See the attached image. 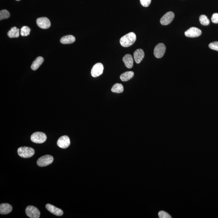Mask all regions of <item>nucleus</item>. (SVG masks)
I'll use <instances>...</instances> for the list:
<instances>
[{
    "mask_svg": "<svg viewBox=\"0 0 218 218\" xmlns=\"http://www.w3.org/2000/svg\"><path fill=\"white\" fill-rule=\"evenodd\" d=\"M208 46L210 49L218 51V41H216V42L210 43Z\"/></svg>",
    "mask_w": 218,
    "mask_h": 218,
    "instance_id": "obj_25",
    "label": "nucleus"
},
{
    "mask_svg": "<svg viewBox=\"0 0 218 218\" xmlns=\"http://www.w3.org/2000/svg\"><path fill=\"white\" fill-rule=\"evenodd\" d=\"M19 34V29L16 27H12L7 33V35L10 38H18Z\"/></svg>",
    "mask_w": 218,
    "mask_h": 218,
    "instance_id": "obj_19",
    "label": "nucleus"
},
{
    "mask_svg": "<svg viewBox=\"0 0 218 218\" xmlns=\"http://www.w3.org/2000/svg\"><path fill=\"white\" fill-rule=\"evenodd\" d=\"M75 38L73 35H68L62 37L60 42L63 44H69L75 42Z\"/></svg>",
    "mask_w": 218,
    "mask_h": 218,
    "instance_id": "obj_16",
    "label": "nucleus"
},
{
    "mask_svg": "<svg viewBox=\"0 0 218 218\" xmlns=\"http://www.w3.org/2000/svg\"><path fill=\"white\" fill-rule=\"evenodd\" d=\"M47 136L44 133L37 132L34 133L31 136V140L34 143H42L45 142Z\"/></svg>",
    "mask_w": 218,
    "mask_h": 218,
    "instance_id": "obj_3",
    "label": "nucleus"
},
{
    "mask_svg": "<svg viewBox=\"0 0 218 218\" xmlns=\"http://www.w3.org/2000/svg\"><path fill=\"white\" fill-rule=\"evenodd\" d=\"M70 141L69 137L66 135L62 136L59 138L57 142V145L63 149L67 148L70 146Z\"/></svg>",
    "mask_w": 218,
    "mask_h": 218,
    "instance_id": "obj_10",
    "label": "nucleus"
},
{
    "mask_svg": "<svg viewBox=\"0 0 218 218\" xmlns=\"http://www.w3.org/2000/svg\"><path fill=\"white\" fill-rule=\"evenodd\" d=\"M174 17V13L172 11H169L166 13L160 19V23L164 26L168 25L173 20Z\"/></svg>",
    "mask_w": 218,
    "mask_h": 218,
    "instance_id": "obj_8",
    "label": "nucleus"
},
{
    "mask_svg": "<svg viewBox=\"0 0 218 218\" xmlns=\"http://www.w3.org/2000/svg\"><path fill=\"white\" fill-rule=\"evenodd\" d=\"M10 17V13L9 11L6 10H1L0 12V19H7Z\"/></svg>",
    "mask_w": 218,
    "mask_h": 218,
    "instance_id": "obj_23",
    "label": "nucleus"
},
{
    "mask_svg": "<svg viewBox=\"0 0 218 218\" xmlns=\"http://www.w3.org/2000/svg\"><path fill=\"white\" fill-rule=\"evenodd\" d=\"M136 40V35L135 33L131 32L124 36L120 39V44L125 47L132 45Z\"/></svg>",
    "mask_w": 218,
    "mask_h": 218,
    "instance_id": "obj_1",
    "label": "nucleus"
},
{
    "mask_svg": "<svg viewBox=\"0 0 218 218\" xmlns=\"http://www.w3.org/2000/svg\"><path fill=\"white\" fill-rule=\"evenodd\" d=\"M158 216L159 218H171L172 217L168 213L164 211H160L158 213Z\"/></svg>",
    "mask_w": 218,
    "mask_h": 218,
    "instance_id": "obj_24",
    "label": "nucleus"
},
{
    "mask_svg": "<svg viewBox=\"0 0 218 218\" xmlns=\"http://www.w3.org/2000/svg\"><path fill=\"white\" fill-rule=\"evenodd\" d=\"M18 154L22 158H29L34 155L35 151L31 148L22 147L18 149Z\"/></svg>",
    "mask_w": 218,
    "mask_h": 218,
    "instance_id": "obj_2",
    "label": "nucleus"
},
{
    "mask_svg": "<svg viewBox=\"0 0 218 218\" xmlns=\"http://www.w3.org/2000/svg\"><path fill=\"white\" fill-rule=\"evenodd\" d=\"M26 213L27 217L31 218H39L40 216L39 211L34 206H27L26 208Z\"/></svg>",
    "mask_w": 218,
    "mask_h": 218,
    "instance_id": "obj_5",
    "label": "nucleus"
},
{
    "mask_svg": "<svg viewBox=\"0 0 218 218\" xmlns=\"http://www.w3.org/2000/svg\"><path fill=\"white\" fill-rule=\"evenodd\" d=\"M53 161V158L52 156L47 155L39 158L37 161V164L41 167H44L50 165Z\"/></svg>",
    "mask_w": 218,
    "mask_h": 218,
    "instance_id": "obj_4",
    "label": "nucleus"
},
{
    "mask_svg": "<svg viewBox=\"0 0 218 218\" xmlns=\"http://www.w3.org/2000/svg\"><path fill=\"white\" fill-rule=\"evenodd\" d=\"M122 60L127 68H131L133 67V59L131 55H126L123 58Z\"/></svg>",
    "mask_w": 218,
    "mask_h": 218,
    "instance_id": "obj_15",
    "label": "nucleus"
},
{
    "mask_svg": "<svg viewBox=\"0 0 218 218\" xmlns=\"http://www.w3.org/2000/svg\"><path fill=\"white\" fill-rule=\"evenodd\" d=\"M145 53L142 49H138L134 53V59L136 64H139L144 58Z\"/></svg>",
    "mask_w": 218,
    "mask_h": 218,
    "instance_id": "obj_13",
    "label": "nucleus"
},
{
    "mask_svg": "<svg viewBox=\"0 0 218 218\" xmlns=\"http://www.w3.org/2000/svg\"><path fill=\"white\" fill-rule=\"evenodd\" d=\"M111 90L112 92L120 93L123 91L124 87L121 84L116 83L113 86Z\"/></svg>",
    "mask_w": 218,
    "mask_h": 218,
    "instance_id": "obj_20",
    "label": "nucleus"
},
{
    "mask_svg": "<svg viewBox=\"0 0 218 218\" xmlns=\"http://www.w3.org/2000/svg\"><path fill=\"white\" fill-rule=\"evenodd\" d=\"M202 31L199 29L195 27H190L185 32V34L187 37L195 38L200 36Z\"/></svg>",
    "mask_w": 218,
    "mask_h": 218,
    "instance_id": "obj_9",
    "label": "nucleus"
},
{
    "mask_svg": "<svg viewBox=\"0 0 218 218\" xmlns=\"http://www.w3.org/2000/svg\"><path fill=\"white\" fill-rule=\"evenodd\" d=\"M141 4L143 7H148L150 5L151 0H140Z\"/></svg>",
    "mask_w": 218,
    "mask_h": 218,
    "instance_id": "obj_26",
    "label": "nucleus"
},
{
    "mask_svg": "<svg viewBox=\"0 0 218 218\" xmlns=\"http://www.w3.org/2000/svg\"><path fill=\"white\" fill-rule=\"evenodd\" d=\"M46 208L50 213H52L54 215L57 216H61L64 214L63 211L61 209L57 208L55 207V206L50 205V204H47L46 205Z\"/></svg>",
    "mask_w": 218,
    "mask_h": 218,
    "instance_id": "obj_12",
    "label": "nucleus"
},
{
    "mask_svg": "<svg viewBox=\"0 0 218 218\" xmlns=\"http://www.w3.org/2000/svg\"><path fill=\"white\" fill-rule=\"evenodd\" d=\"M134 73L132 71H128L124 72L120 76V79L122 81L126 82L129 81L133 77Z\"/></svg>",
    "mask_w": 218,
    "mask_h": 218,
    "instance_id": "obj_18",
    "label": "nucleus"
},
{
    "mask_svg": "<svg viewBox=\"0 0 218 218\" xmlns=\"http://www.w3.org/2000/svg\"><path fill=\"white\" fill-rule=\"evenodd\" d=\"M199 22L201 24L204 26H207L210 24V20L205 15H202L199 18Z\"/></svg>",
    "mask_w": 218,
    "mask_h": 218,
    "instance_id": "obj_21",
    "label": "nucleus"
},
{
    "mask_svg": "<svg viewBox=\"0 0 218 218\" xmlns=\"http://www.w3.org/2000/svg\"><path fill=\"white\" fill-rule=\"evenodd\" d=\"M104 66L102 63H98L93 66L91 71L92 76L97 77L102 74L104 70Z\"/></svg>",
    "mask_w": 218,
    "mask_h": 218,
    "instance_id": "obj_7",
    "label": "nucleus"
},
{
    "mask_svg": "<svg viewBox=\"0 0 218 218\" xmlns=\"http://www.w3.org/2000/svg\"><path fill=\"white\" fill-rule=\"evenodd\" d=\"M166 47L163 43L158 44L154 49V55L157 58H161L165 55Z\"/></svg>",
    "mask_w": 218,
    "mask_h": 218,
    "instance_id": "obj_6",
    "label": "nucleus"
},
{
    "mask_svg": "<svg viewBox=\"0 0 218 218\" xmlns=\"http://www.w3.org/2000/svg\"><path fill=\"white\" fill-rule=\"evenodd\" d=\"M211 21L214 24L218 23V13L213 14L211 17Z\"/></svg>",
    "mask_w": 218,
    "mask_h": 218,
    "instance_id": "obj_27",
    "label": "nucleus"
},
{
    "mask_svg": "<svg viewBox=\"0 0 218 218\" xmlns=\"http://www.w3.org/2000/svg\"><path fill=\"white\" fill-rule=\"evenodd\" d=\"M12 207L10 204L3 203L0 205V213L1 214H6L11 213Z\"/></svg>",
    "mask_w": 218,
    "mask_h": 218,
    "instance_id": "obj_14",
    "label": "nucleus"
},
{
    "mask_svg": "<svg viewBox=\"0 0 218 218\" xmlns=\"http://www.w3.org/2000/svg\"><path fill=\"white\" fill-rule=\"evenodd\" d=\"M31 31L30 29L26 26H24L22 27L20 31V34L22 36H26L29 35Z\"/></svg>",
    "mask_w": 218,
    "mask_h": 218,
    "instance_id": "obj_22",
    "label": "nucleus"
},
{
    "mask_svg": "<svg viewBox=\"0 0 218 218\" xmlns=\"http://www.w3.org/2000/svg\"><path fill=\"white\" fill-rule=\"evenodd\" d=\"M36 23L40 28L46 29L50 26V22L49 19L46 17L39 18L36 20Z\"/></svg>",
    "mask_w": 218,
    "mask_h": 218,
    "instance_id": "obj_11",
    "label": "nucleus"
},
{
    "mask_svg": "<svg viewBox=\"0 0 218 218\" xmlns=\"http://www.w3.org/2000/svg\"><path fill=\"white\" fill-rule=\"evenodd\" d=\"M16 1H20V0H16Z\"/></svg>",
    "mask_w": 218,
    "mask_h": 218,
    "instance_id": "obj_28",
    "label": "nucleus"
},
{
    "mask_svg": "<svg viewBox=\"0 0 218 218\" xmlns=\"http://www.w3.org/2000/svg\"><path fill=\"white\" fill-rule=\"evenodd\" d=\"M43 62L44 59L43 57H40V56L37 57L35 60L33 62V64H32L31 66L32 69L33 70H36L41 66Z\"/></svg>",
    "mask_w": 218,
    "mask_h": 218,
    "instance_id": "obj_17",
    "label": "nucleus"
}]
</instances>
